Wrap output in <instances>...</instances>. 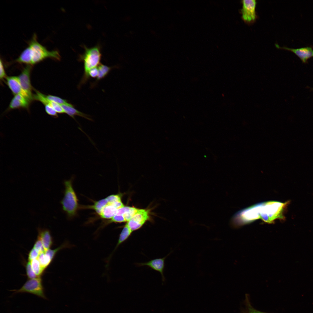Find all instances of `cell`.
<instances>
[{
    "label": "cell",
    "mask_w": 313,
    "mask_h": 313,
    "mask_svg": "<svg viewBox=\"0 0 313 313\" xmlns=\"http://www.w3.org/2000/svg\"><path fill=\"white\" fill-rule=\"evenodd\" d=\"M290 202L269 201L254 205L238 213L237 218L241 225L259 219L268 223H273L277 219L284 220V212Z\"/></svg>",
    "instance_id": "6da1fadb"
},
{
    "label": "cell",
    "mask_w": 313,
    "mask_h": 313,
    "mask_svg": "<svg viewBox=\"0 0 313 313\" xmlns=\"http://www.w3.org/2000/svg\"><path fill=\"white\" fill-rule=\"evenodd\" d=\"M48 58L59 60L61 58L57 50L49 51L39 43L35 34L30 41L28 46L21 53L15 61L19 63L33 65Z\"/></svg>",
    "instance_id": "7a4b0ae2"
},
{
    "label": "cell",
    "mask_w": 313,
    "mask_h": 313,
    "mask_svg": "<svg viewBox=\"0 0 313 313\" xmlns=\"http://www.w3.org/2000/svg\"><path fill=\"white\" fill-rule=\"evenodd\" d=\"M84 47L85 52L83 54L79 56V61H83L84 63V72L80 83L81 85L85 83L89 79V71L98 66L100 63L101 56L99 46L97 45L90 48H88L85 46Z\"/></svg>",
    "instance_id": "3957f363"
},
{
    "label": "cell",
    "mask_w": 313,
    "mask_h": 313,
    "mask_svg": "<svg viewBox=\"0 0 313 313\" xmlns=\"http://www.w3.org/2000/svg\"><path fill=\"white\" fill-rule=\"evenodd\" d=\"M64 194L61 201L63 210L70 217L76 214L79 207L78 199L73 189L71 179L65 181Z\"/></svg>",
    "instance_id": "277c9868"
},
{
    "label": "cell",
    "mask_w": 313,
    "mask_h": 313,
    "mask_svg": "<svg viewBox=\"0 0 313 313\" xmlns=\"http://www.w3.org/2000/svg\"><path fill=\"white\" fill-rule=\"evenodd\" d=\"M106 198L108 202L99 215L103 219H110L119 209L125 205L121 201V194H112Z\"/></svg>",
    "instance_id": "5b68a950"
},
{
    "label": "cell",
    "mask_w": 313,
    "mask_h": 313,
    "mask_svg": "<svg viewBox=\"0 0 313 313\" xmlns=\"http://www.w3.org/2000/svg\"><path fill=\"white\" fill-rule=\"evenodd\" d=\"M13 294L19 293H28L36 295L44 299H47L45 296L42 280L41 277L29 279L19 289L10 290Z\"/></svg>",
    "instance_id": "8992f818"
},
{
    "label": "cell",
    "mask_w": 313,
    "mask_h": 313,
    "mask_svg": "<svg viewBox=\"0 0 313 313\" xmlns=\"http://www.w3.org/2000/svg\"><path fill=\"white\" fill-rule=\"evenodd\" d=\"M149 218L148 210L139 209L132 218L126 223L133 232L141 228Z\"/></svg>",
    "instance_id": "52a82bcc"
},
{
    "label": "cell",
    "mask_w": 313,
    "mask_h": 313,
    "mask_svg": "<svg viewBox=\"0 0 313 313\" xmlns=\"http://www.w3.org/2000/svg\"><path fill=\"white\" fill-rule=\"evenodd\" d=\"M242 7L241 10L242 17L246 22L254 21L256 17L255 11L256 1L255 0H243L242 1Z\"/></svg>",
    "instance_id": "ba28073f"
},
{
    "label": "cell",
    "mask_w": 313,
    "mask_h": 313,
    "mask_svg": "<svg viewBox=\"0 0 313 313\" xmlns=\"http://www.w3.org/2000/svg\"><path fill=\"white\" fill-rule=\"evenodd\" d=\"M133 207L125 206L119 209L115 216L109 221V223L128 222L133 216L139 210Z\"/></svg>",
    "instance_id": "9c48e42d"
},
{
    "label": "cell",
    "mask_w": 313,
    "mask_h": 313,
    "mask_svg": "<svg viewBox=\"0 0 313 313\" xmlns=\"http://www.w3.org/2000/svg\"><path fill=\"white\" fill-rule=\"evenodd\" d=\"M31 67V65H28L24 68L18 77L22 88L32 101L33 99V95L32 93V87L30 77Z\"/></svg>",
    "instance_id": "30bf717a"
},
{
    "label": "cell",
    "mask_w": 313,
    "mask_h": 313,
    "mask_svg": "<svg viewBox=\"0 0 313 313\" xmlns=\"http://www.w3.org/2000/svg\"><path fill=\"white\" fill-rule=\"evenodd\" d=\"M6 83L12 93L15 95L20 94L30 101L31 100L27 93L22 88L18 77L10 76L6 78Z\"/></svg>",
    "instance_id": "8fae6325"
},
{
    "label": "cell",
    "mask_w": 313,
    "mask_h": 313,
    "mask_svg": "<svg viewBox=\"0 0 313 313\" xmlns=\"http://www.w3.org/2000/svg\"><path fill=\"white\" fill-rule=\"evenodd\" d=\"M168 255L163 258L155 259L146 262L137 263L136 265L139 267L147 266L159 272L161 275L163 281H164L165 280L163 271L165 266V260Z\"/></svg>",
    "instance_id": "7c38bea8"
},
{
    "label": "cell",
    "mask_w": 313,
    "mask_h": 313,
    "mask_svg": "<svg viewBox=\"0 0 313 313\" xmlns=\"http://www.w3.org/2000/svg\"><path fill=\"white\" fill-rule=\"evenodd\" d=\"M275 46L278 48L290 51L298 56L304 63L306 62L309 58L313 57V50L310 47H305L299 48L294 49L285 47H281L276 44Z\"/></svg>",
    "instance_id": "4fadbf2b"
},
{
    "label": "cell",
    "mask_w": 313,
    "mask_h": 313,
    "mask_svg": "<svg viewBox=\"0 0 313 313\" xmlns=\"http://www.w3.org/2000/svg\"><path fill=\"white\" fill-rule=\"evenodd\" d=\"M37 237L41 240L45 252L50 249L53 244V241L48 230L39 228Z\"/></svg>",
    "instance_id": "5bb4252c"
},
{
    "label": "cell",
    "mask_w": 313,
    "mask_h": 313,
    "mask_svg": "<svg viewBox=\"0 0 313 313\" xmlns=\"http://www.w3.org/2000/svg\"><path fill=\"white\" fill-rule=\"evenodd\" d=\"M30 102L29 100L21 95H15L10 103L9 109L27 108L29 106Z\"/></svg>",
    "instance_id": "9a60e30c"
},
{
    "label": "cell",
    "mask_w": 313,
    "mask_h": 313,
    "mask_svg": "<svg viewBox=\"0 0 313 313\" xmlns=\"http://www.w3.org/2000/svg\"><path fill=\"white\" fill-rule=\"evenodd\" d=\"M63 108L65 113L74 119L76 115L83 117L90 121H92V119L90 116L81 112L74 108V106L71 104L70 105H61Z\"/></svg>",
    "instance_id": "2e32d148"
},
{
    "label": "cell",
    "mask_w": 313,
    "mask_h": 313,
    "mask_svg": "<svg viewBox=\"0 0 313 313\" xmlns=\"http://www.w3.org/2000/svg\"><path fill=\"white\" fill-rule=\"evenodd\" d=\"M133 231L131 230L126 223L124 226L120 234L118 242L112 254L110 255V258L113 252L119 246L126 241L130 236Z\"/></svg>",
    "instance_id": "e0dca14e"
},
{
    "label": "cell",
    "mask_w": 313,
    "mask_h": 313,
    "mask_svg": "<svg viewBox=\"0 0 313 313\" xmlns=\"http://www.w3.org/2000/svg\"><path fill=\"white\" fill-rule=\"evenodd\" d=\"M73 246V245L70 243L68 241H66L56 249L54 250L50 249L45 252L49 256L51 259L52 261L56 253L59 250L63 248H71Z\"/></svg>",
    "instance_id": "ac0fdd59"
},
{
    "label": "cell",
    "mask_w": 313,
    "mask_h": 313,
    "mask_svg": "<svg viewBox=\"0 0 313 313\" xmlns=\"http://www.w3.org/2000/svg\"><path fill=\"white\" fill-rule=\"evenodd\" d=\"M113 67L108 66L100 63L98 66L99 73L97 81L105 78L109 73Z\"/></svg>",
    "instance_id": "d6986e66"
},
{
    "label": "cell",
    "mask_w": 313,
    "mask_h": 313,
    "mask_svg": "<svg viewBox=\"0 0 313 313\" xmlns=\"http://www.w3.org/2000/svg\"><path fill=\"white\" fill-rule=\"evenodd\" d=\"M32 269L38 277H41L44 270L42 267L37 258L30 261Z\"/></svg>",
    "instance_id": "ffe728a7"
},
{
    "label": "cell",
    "mask_w": 313,
    "mask_h": 313,
    "mask_svg": "<svg viewBox=\"0 0 313 313\" xmlns=\"http://www.w3.org/2000/svg\"><path fill=\"white\" fill-rule=\"evenodd\" d=\"M42 267L45 270L52 261L45 252L40 253L37 258Z\"/></svg>",
    "instance_id": "44dd1931"
},
{
    "label": "cell",
    "mask_w": 313,
    "mask_h": 313,
    "mask_svg": "<svg viewBox=\"0 0 313 313\" xmlns=\"http://www.w3.org/2000/svg\"><path fill=\"white\" fill-rule=\"evenodd\" d=\"M45 96L46 99L49 101L57 103L60 105L71 104L68 103L66 100L56 96L48 95H45Z\"/></svg>",
    "instance_id": "7402d4cb"
},
{
    "label": "cell",
    "mask_w": 313,
    "mask_h": 313,
    "mask_svg": "<svg viewBox=\"0 0 313 313\" xmlns=\"http://www.w3.org/2000/svg\"><path fill=\"white\" fill-rule=\"evenodd\" d=\"M48 105L51 106L57 112L60 114H62L65 113L64 110L61 105L57 103L50 101L46 99L44 105Z\"/></svg>",
    "instance_id": "603a6c76"
},
{
    "label": "cell",
    "mask_w": 313,
    "mask_h": 313,
    "mask_svg": "<svg viewBox=\"0 0 313 313\" xmlns=\"http://www.w3.org/2000/svg\"><path fill=\"white\" fill-rule=\"evenodd\" d=\"M26 269L27 275L29 279H35L39 277L33 270L30 261H28L26 265Z\"/></svg>",
    "instance_id": "cb8c5ba5"
},
{
    "label": "cell",
    "mask_w": 313,
    "mask_h": 313,
    "mask_svg": "<svg viewBox=\"0 0 313 313\" xmlns=\"http://www.w3.org/2000/svg\"><path fill=\"white\" fill-rule=\"evenodd\" d=\"M245 303L248 313H268L259 311L254 308L251 305L250 301L248 295L246 294Z\"/></svg>",
    "instance_id": "d4e9b609"
},
{
    "label": "cell",
    "mask_w": 313,
    "mask_h": 313,
    "mask_svg": "<svg viewBox=\"0 0 313 313\" xmlns=\"http://www.w3.org/2000/svg\"><path fill=\"white\" fill-rule=\"evenodd\" d=\"M33 248L40 254L45 252L42 242L40 239L38 237L34 243Z\"/></svg>",
    "instance_id": "484cf974"
},
{
    "label": "cell",
    "mask_w": 313,
    "mask_h": 313,
    "mask_svg": "<svg viewBox=\"0 0 313 313\" xmlns=\"http://www.w3.org/2000/svg\"><path fill=\"white\" fill-rule=\"evenodd\" d=\"M40 253L34 248H33L30 251L28 255V261L32 260L37 258Z\"/></svg>",
    "instance_id": "4316f807"
},
{
    "label": "cell",
    "mask_w": 313,
    "mask_h": 313,
    "mask_svg": "<svg viewBox=\"0 0 313 313\" xmlns=\"http://www.w3.org/2000/svg\"><path fill=\"white\" fill-rule=\"evenodd\" d=\"M44 105L45 111L47 114L55 117H58L57 112L51 106L47 104Z\"/></svg>",
    "instance_id": "83f0119b"
},
{
    "label": "cell",
    "mask_w": 313,
    "mask_h": 313,
    "mask_svg": "<svg viewBox=\"0 0 313 313\" xmlns=\"http://www.w3.org/2000/svg\"><path fill=\"white\" fill-rule=\"evenodd\" d=\"M99 73L98 67H96L90 69L88 73L89 77L97 78Z\"/></svg>",
    "instance_id": "f1b7e54d"
},
{
    "label": "cell",
    "mask_w": 313,
    "mask_h": 313,
    "mask_svg": "<svg viewBox=\"0 0 313 313\" xmlns=\"http://www.w3.org/2000/svg\"><path fill=\"white\" fill-rule=\"evenodd\" d=\"M6 74L4 70L2 61L0 59V78L1 79H3L5 77L6 78Z\"/></svg>",
    "instance_id": "f546056e"
},
{
    "label": "cell",
    "mask_w": 313,
    "mask_h": 313,
    "mask_svg": "<svg viewBox=\"0 0 313 313\" xmlns=\"http://www.w3.org/2000/svg\"><path fill=\"white\" fill-rule=\"evenodd\" d=\"M240 313H248L247 311L242 310Z\"/></svg>",
    "instance_id": "4dcf8cb0"
}]
</instances>
